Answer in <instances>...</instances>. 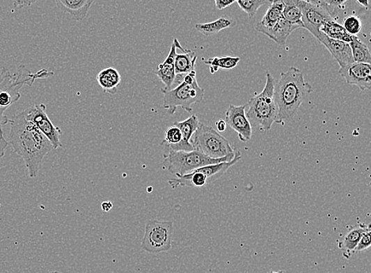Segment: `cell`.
Returning <instances> with one entry per match:
<instances>
[{"label": "cell", "mask_w": 371, "mask_h": 273, "mask_svg": "<svg viewBox=\"0 0 371 273\" xmlns=\"http://www.w3.org/2000/svg\"><path fill=\"white\" fill-rule=\"evenodd\" d=\"M269 3L262 20L256 25V30L262 33L274 27L283 17L284 6L283 0H270Z\"/></svg>", "instance_id": "cell-18"}, {"label": "cell", "mask_w": 371, "mask_h": 273, "mask_svg": "<svg viewBox=\"0 0 371 273\" xmlns=\"http://www.w3.org/2000/svg\"><path fill=\"white\" fill-rule=\"evenodd\" d=\"M239 7L246 13L249 19L256 15L259 9L267 3H270V0H236Z\"/></svg>", "instance_id": "cell-27"}, {"label": "cell", "mask_w": 371, "mask_h": 273, "mask_svg": "<svg viewBox=\"0 0 371 273\" xmlns=\"http://www.w3.org/2000/svg\"><path fill=\"white\" fill-rule=\"evenodd\" d=\"M349 45L354 62L370 65L371 55L366 44L363 43L357 36H355Z\"/></svg>", "instance_id": "cell-26"}, {"label": "cell", "mask_w": 371, "mask_h": 273, "mask_svg": "<svg viewBox=\"0 0 371 273\" xmlns=\"http://www.w3.org/2000/svg\"><path fill=\"white\" fill-rule=\"evenodd\" d=\"M159 80L164 84L165 88L162 90H170L175 83L176 74L175 69V63L164 60L160 63L157 69L155 71Z\"/></svg>", "instance_id": "cell-24"}, {"label": "cell", "mask_w": 371, "mask_h": 273, "mask_svg": "<svg viewBox=\"0 0 371 273\" xmlns=\"http://www.w3.org/2000/svg\"><path fill=\"white\" fill-rule=\"evenodd\" d=\"M216 129L219 133L224 132L227 129V124H226L225 120L219 119L216 122Z\"/></svg>", "instance_id": "cell-34"}, {"label": "cell", "mask_w": 371, "mask_h": 273, "mask_svg": "<svg viewBox=\"0 0 371 273\" xmlns=\"http://www.w3.org/2000/svg\"><path fill=\"white\" fill-rule=\"evenodd\" d=\"M317 39L331 53L340 68L346 67L354 63L349 44L330 38L322 31Z\"/></svg>", "instance_id": "cell-13"}, {"label": "cell", "mask_w": 371, "mask_h": 273, "mask_svg": "<svg viewBox=\"0 0 371 273\" xmlns=\"http://www.w3.org/2000/svg\"><path fill=\"white\" fill-rule=\"evenodd\" d=\"M38 2V0H13V6L15 8L22 9L31 7Z\"/></svg>", "instance_id": "cell-32"}, {"label": "cell", "mask_w": 371, "mask_h": 273, "mask_svg": "<svg viewBox=\"0 0 371 273\" xmlns=\"http://www.w3.org/2000/svg\"><path fill=\"white\" fill-rule=\"evenodd\" d=\"M113 203L111 201H103L101 205L102 210L104 213H108L113 208Z\"/></svg>", "instance_id": "cell-35"}, {"label": "cell", "mask_w": 371, "mask_h": 273, "mask_svg": "<svg viewBox=\"0 0 371 273\" xmlns=\"http://www.w3.org/2000/svg\"><path fill=\"white\" fill-rule=\"evenodd\" d=\"M225 118L226 124L237 133L241 142H247L251 140L253 131L246 115L245 106H236L230 104Z\"/></svg>", "instance_id": "cell-11"}, {"label": "cell", "mask_w": 371, "mask_h": 273, "mask_svg": "<svg viewBox=\"0 0 371 273\" xmlns=\"http://www.w3.org/2000/svg\"><path fill=\"white\" fill-rule=\"evenodd\" d=\"M303 1L315 5L326 4V3H324V0H303Z\"/></svg>", "instance_id": "cell-37"}, {"label": "cell", "mask_w": 371, "mask_h": 273, "mask_svg": "<svg viewBox=\"0 0 371 273\" xmlns=\"http://www.w3.org/2000/svg\"><path fill=\"white\" fill-rule=\"evenodd\" d=\"M343 26L346 31L352 36H356L362 30V21L358 16L349 15L345 17Z\"/></svg>", "instance_id": "cell-28"}, {"label": "cell", "mask_w": 371, "mask_h": 273, "mask_svg": "<svg viewBox=\"0 0 371 273\" xmlns=\"http://www.w3.org/2000/svg\"><path fill=\"white\" fill-rule=\"evenodd\" d=\"M301 7L303 10V28L308 31L316 39L321 33V28L324 23L335 20L333 10L326 3L324 5H315L301 0Z\"/></svg>", "instance_id": "cell-10"}, {"label": "cell", "mask_w": 371, "mask_h": 273, "mask_svg": "<svg viewBox=\"0 0 371 273\" xmlns=\"http://www.w3.org/2000/svg\"><path fill=\"white\" fill-rule=\"evenodd\" d=\"M190 143L194 150L212 159H221L235 154L227 138L220 135L213 127L200 124Z\"/></svg>", "instance_id": "cell-6"}, {"label": "cell", "mask_w": 371, "mask_h": 273, "mask_svg": "<svg viewBox=\"0 0 371 273\" xmlns=\"http://www.w3.org/2000/svg\"><path fill=\"white\" fill-rule=\"evenodd\" d=\"M338 72L347 84L357 86L361 91L370 90L371 66L369 63L354 62L346 67L340 68Z\"/></svg>", "instance_id": "cell-12"}, {"label": "cell", "mask_w": 371, "mask_h": 273, "mask_svg": "<svg viewBox=\"0 0 371 273\" xmlns=\"http://www.w3.org/2000/svg\"><path fill=\"white\" fill-rule=\"evenodd\" d=\"M9 144L24 161L30 178H36L40 165L52 150L53 144L32 122L26 118L24 111L10 119Z\"/></svg>", "instance_id": "cell-1"}, {"label": "cell", "mask_w": 371, "mask_h": 273, "mask_svg": "<svg viewBox=\"0 0 371 273\" xmlns=\"http://www.w3.org/2000/svg\"><path fill=\"white\" fill-rule=\"evenodd\" d=\"M283 17L293 24L298 25L303 28V10L301 7V0H283Z\"/></svg>", "instance_id": "cell-22"}, {"label": "cell", "mask_w": 371, "mask_h": 273, "mask_svg": "<svg viewBox=\"0 0 371 273\" xmlns=\"http://www.w3.org/2000/svg\"><path fill=\"white\" fill-rule=\"evenodd\" d=\"M237 23L230 17L222 16L216 21L207 23H199L195 25V28L206 37L214 36L228 28L235 27Z\"/></svg>", "instance_id": "cell-20"}, {"label": "cell", "mask_w": 371, "mask_h": 273, "mask_svg": "<svg viewBox=\"0 0 371 273\" xmlns=\"http://www.w3.org/2000/svg\"><path fill=\"white\" fill-rule=\"evenodd\" d=\"M312 92L311 85L307 83L303 72L299 68L292 67L287 72H281L274 90L278 107L276 123L283 125L284 122L292 120Z\"/></svg>", "instance_id": "cell-2"}, {"label": "cell", "mask_w": 371, "mask_h": 273, "mask_svg": "<svg viewBox=\"0 0 371 273\" xmlns=\"http://www.w3.org/2000/svg\"><path fill=\"white\" fill-rule=\"evenodd\" d=\"M56 7L74 21L86 19L95 0H54Z\"/></svg>", "instance_id": "cell-15"}, {"label": "cell", "mask_w": 371, "mask_h": 273, "mask_svg": "<svg viewBox=\"0 0 371 273\" xmlns=\"http://www.w3.org/2000/svg\"><path fill=\"white\" fill-rule=\"evenodd\" d=\"M241 59L239 57L224 56L210 58L205 61V65L210 66L211 74H214L219 72V69H234L239 65Z\"/></svg>", "instance_id": "cell-25"}, {"label": "cell", "mask_w": 371, "mask_h": 273, "mask_svg": "<svg viewBox=\"0 0 371 273\" xmlns=\"http://www.w3.org/2000/svg\"><path fill=\"white\" fill-rule=\"evenodd\" d=\"M54 74L53 72L46 69L33 74L24 65H20L15 74H11L3 67H0V138H4L3 126L10 122L4 112L20 100V90L22 87L31 86L36 80L48 78Z\"/></svg>", "instance_id": "cell-3"}, {"label": "cell", "mask_w": 371, "mask_h": 273, "mask_svg": "<svg viewBox=\"0 0 371 273\" xmlns=\"http://www.w3.org/2000/svg\"><path fill=\"white\" fill-rule=\"evenodd\" d=\"M164 94V107L169 115L175 114L177 108H182L185 112L192 113L193 106L200 103L205 97V90L195 81L189 84L182 80L175 88L162 90Z\"/></svg>", "instance_id": "cell-7"}, {"label": "cell", "mask_w": 371, "mask_h": 273, "mask_svg": "<svg viewBox=\"0 0 371 273\" xmlns=\"http://www.w3.org/2000/svg\"><path fill=\"white\" fill-rule=\"evenodd\" d=\"M49 273H61V272H57V271H54V272H49Z\"/></svg>", "instance_id": "cell-39"}, {"label": "cell", "mask_w": 371, "mask_h": 273, "mask_svg": "<svg viewBox=\"0 0 371 273\" xmlns=\"http://www.w3.org/2000/svg\"><path fill=\"white\" fill-rule=\"evenodd\" d=\"M268 273H284V272L283 270H280V271H270Z\"/></svg>", "instance_id": "cell-38"}, {"label": "cell", "mask_w": 371, "mask_h": 273, "mask_svg": "<svg viewBox=\"0 0 371 273\" xmlns=\"http://www.w3.org/2000/svg\"><path fill=\"white\" fill-rule=\"evenodd\" d=\"M358 4L361 5L365 10L369 8V0H356Z\"/></svg>", "instance_id": "cell-36"}, {"label": "cell", "mask_w": 371, "mask_h": 273, "mask_svg": "<svg viewBox=\"0 0 371 273\" xmlns=\"http://www.w3.org/2000/svg\"><path fill=\"white\" fill-rule=\"evenodd\" d=\"M182 132L177 126L172 125L166 131L165 139L161 143V147L164 145L176 144L182 141Z\"/></svg>", "instance_id": "cell-29"}, {"label": "cell", "mask_w": 371, "mask_h": 273, "mask_svg": "<svg viewBox=\"0 0 371 273\" xmlns=\"http://www.w3.org/2000/svg\"><path fill=\"white\" fill-rule=\"evenodd\" d=\"M200 121L196 115H192L187 119L182 122H175L173 125L178 127L182 132V141L176 144L164 145V149H170L173 151H184V152H190L194 150L192 144L190 143L191 138H192L196 129H198Z\"/></svg>", "instance_id": "cell-14"}, {"label": "cell", "mask_w": 371, "mask_h": 273, "mask_svg": "<svg viewBox=\"0 0 371 273\" xmlns=\"http://www.w3.org/2000/svg\"><path fill=\"white\" fill-rule=\"evenodd\" d=\"M234 154L226 156L221 159H212L203 154L198 151L193 150L190 152L184 151L165 150L164 160L162 163L165 169L177 176L187 175L206 165L219 164V163L230 161L234 158Z\"/></svg>", "instance_id": "cell-5"}, {"label": "cell", "mask_w": 371, "mask_h": 273, "mask_svg": "<svg viewBox=\"0 0 371 273\" xmlns=\"http://www.w3.org/2000/svg\"><path fill=\"white\" fill-rule=\"evenodd\" d=\"M321 31L330 38L340 40L347 44L352 42L355 36L347 33L343 26L339 24L335 20L324 23L321 28Z\"/></svg>", "instance_id": "cell-23"}, {"label": "cell", "mask_w": 371, "mask_h": 273, "mask_svg": "<svg viewBox=\"0 0 371 273\" xmlns=\"http://www.w3.org/2000/svg\"><path fill=\"white\" fill-rule=\"evenodd\" d=\"M349 0H324L330 8L333 10L336 17H338L340 8L347 2Z\"/></svg>", "instance_id": "cell-31"}, {"label": "cell", "mask_w": 371, "mask_h": 273, "mask_svg": "<svg viewBox=\"0 0 371 273\" xmlns=\"http://www.w3.org/2000/svg\"><path fill=\"white\" fill-rule=\"evenodd\" d=\"M370 229V226L361 223L347 232L343 240L338 242V247L341 249L344 258H350L362 235Z\"/></svg>", "instance_id": "cell-16"}, {"label": "cell", "mask_w": 371, "mask_h": 273, "mask_svg": "<svg viewBox=\"0 0 371 273\" xmlns=\"http://www.w3.org/2000/svg\"><path fill=\"white\" fill-rule=\"evenodd\" d=\"M298 28H301V27L288 22L283 17L274 27L269 28V30L264 31L262 33L274 40L276 44L283 46L286 44L290 35L294 31L298 30Z\"/></svg>", "instance_id": "cell-17"}, {"label": "cell", "mask_w": 371, "mask_h": 273, "mask_svg": "<svg viewBox=\"0 0 371 273\" xmlns=\"http://www.w3.org/2000/svg\"><path fill=\"white\" fill-rule=\"evenodd\" d=\"M236 2V0H214L216 7L218 10H222L229 7V6Z\"/></svg>", "instance_id": "cell-33"}, {"label": "cell", "mask_w": 371, "mask_h": 273, "mask_svg": "<svg viewBox=\"0 0 371 273\" xmlns=\"http://www.w3.org/2000/svg\"><path fill=\"white\" fill-rule=\"evenodd\" d=\"M197 56L194 51L185 49L182 54H177L175 61V74L185 75L195 71Z\"/></svg>", "instance_id": "cell-21"}, {"label": "cell", "mask_w": 371, "mask_h": 273, "mask_svg": "<svg viewBox=\"0 0 371 273\" xmlns=\"http://www.w3.org/2000/svg\"><path fill=\"white\" fill-rule=\"evenodd\" d=\"M371 246V229L365 232L359 240L354 254L361 253Z\"/></svg>", "instance_id": "cell-30"}, {"label": "cell", "mask_w": 371, "mask_h": 273, "mask_svg": "<svg viewBox=\"0 0 371 273\" xmlns=\"http://www.w3.org/2000/svg\"><path fill=\"white\" fill-rule=\"evenodd\" d=\"M26 118L32 122L38 130L47 138L53 144L54 149L62 148L61 142L62 131L60 127L56 126L46 113V106L44 104H33L24 111Z\"/></svg>", "instance_id": "cell-9"}, {"label": "cell", "mask_w": 371, "mask_h": 273, "mask_svg": "<svg viewBox=\"0 0 371 273\" xmlns=\"http://www.w3.org/2000/svg\"><path fill=\"white\" fill-rule=\"evenodd\" d=\"M276 83L271 74L267 72L264 90L245 104L246 115L252 127H259L269 131L276 123L278 116V107L274 97Z\"/></svg>", "instance_id": "cell-4"}, {"label": "cell", "mask_w": 371, "mask_h": 273, "mask_svg": "<svg viewBox=\"0 0 371 273\" xmlns=\"http://www.w3.org/2000/svg\"><path fill=\"white\" fill-rule=\"evenodd\" d=\"M97 81L104 91L114 95L121 83V76L117 69L106 67L97 74Z\"/></svg>", "instance_id": "cell-19"}, {"label": "cell", "mask_w": 371, "mask_h": 273, "mask_svg": "<svg viewBox=\"0 0 371 273\" xmlns=\"http://www.w3.org/2000/svg\"><path fill=\"white\" fill-rule=\"evenodd\" d=\"M173 223L150 220L145 226L141 248L149 254H158L172 249Z\"/></svg>", "instance_id": "cell-8"}]
</instances>
